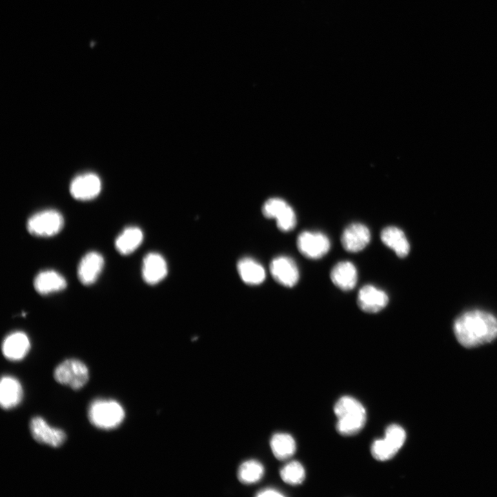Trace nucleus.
Instances as JSON below:
<instances>
[{
	"instance_id": "1",
	"label": "nucleus",
	"mask_w": 497,
	"mask_h": 497,
	"mask_svg": "<svg viewBox=\"0 0 497 497\" xmlns=\"http://www.w3.org/2000/svg\"><path fill=\"white\" fill-rule=\"evenodd\" d=\"M454 331L458 341L463 347H477L497 337V319L486 312H467L456 320Z\"/></svg>"
},
{
	"instance_id": "2",
	"label": "nucleus",
	"mask_w": 497,
	"mask_h": 497,
	"mask_svg": "<svg viewBox=\"0 0 497 497\" xmlns=\"http://www.w3.org/2000/svg\"><path fill=\"white\" fill-rule=\"evenodd\" d=\"M334 413L338 418L336 429L343 436H352L358 433L365 426L366 411L363 405L350 396L341 398L334 406Z\"/></svg>"
},
{
	"instance_id": "3",
	"label": "nucleus",
	"mask_w": 497,
	"mask_h": 497,
	"mask_svg": "<svg viewBox=\"0 0 497 497\" xmlns=\"http://www.w3.org/2000/svg\"><path fill=\"white\" fill-rule=\"evenodd\" d=\"M88 416L90 423L103 430L119 427L125 418L123 407L116 400L98 399L90 406Z\"/></svg>"
},
{
	"instance_id": "4",
	"label": "nucleus",
	"mask_w": 497,
	"mask_h": 497,
	"mask_svg": "<svg viewBox=\"0 0 497 497\" xmlns=\"http://www.w3.org/2000/svg\"><path fill=\"white\" fill-rule=\"evenodd\" d=\"M54 376L55 380L60 384L79 390L88 383L90 371L81 361L68 359L56 368Z\"/></svg>"
},
{
	"instance_id": "5",
	"label": "nucleus",
	"mask_w": 497,
	"mask_h": 497,
	"mask_svg": "<svg viewBox=\"0 0 497 497\" xmlns=\"http://www.w3.org/2000/svg\"><path fill=\"white\" fill-rule=\"evenodd\" d=\"M64 224V218L60 212L48 210L38 212L30 218L28 230L35 236L52 237L62 231Z\"/></svg>"
},
{
	"instance_id": "6",
	"label": "nucleus",
	"mask_w": 497,
	"mask_h": 497,
	"mask_svg": "<svg viewBox=\"0 0 497 497\" xmlns=\"http://www.w3.org/2000/svg\"><path fill=\"white\" fill-rule=\"evenodd\" d=\"M297 247L305 258L318 260L329 252L331 243L329 238L322 232L304 231L298 237Z\"/></svg>"
},
{
	"instance_id": "7",
	"label": "nucleus",
	"mask_w": 497,
	"mask_h": 497,
	"mask_svg": "<svg viewBox=\"0 0 497 497\" xmlns=\"http://www.w3.org/2000/svg\"><path fill=\"white\" fill-rule=\"evenodd\" d=\"M263 214L267 219H276L277 227L282 232H291L296 227V214L292 207L281 199L274 198L267 201L263 207Z\"/></svg>"
},
{
	"instance_id": "8",
	"label": "nucleus",
	"mask_w": 497,
	"mask_h": 497,
	"mask_svg": "<svg viewBox=\"0 0 497 497\" xmlns=\"http://www.w3.org/2000/svg\"><path fill=\"white\" fill-rule=\"evenodd\" d=\"M30 430L37 442L53 447H61L67 439V434L63 429L52 427L41 416L32 419Z\"/></svg>"
},
{
	"instance_id": "9",
	"label": "nucleus",
	"mask_w": 497,
	"mask_h": 497,
	"mask_svg": "<svg viewBox=\"0 0 497 497\" xmlns=\"http://www.w3.org/2000/svg\"><path fill=\"white\" fill-rule=\"evenodd\" d=\"M270 272L276 282L286 287H293L298 282L299 270L295 261L288 256H278L271 263Z\"/></svg>"
},
{
	"instance_id": "10",
	"label": "nucleus",
	"mask_w": 497,
	"mask_h": 497,
	"mask_svg": "<svg viewBox=\"0 0 497 497\" xmlns=\"http://www.w3.org/2000/svg\"><path fill=\"white\" fill-rule=\"evenodd\" d=\"M102 182L99 176L88 173L75 178L70 185V193L77 200L87 201L94 199L101 193Z\"/></svg>"
},
{
	"instance_id": "11",
	"label": "nucleus",
	"mask_w": 497,
	"mask_h": 497,
	"mask_svg": "<svg viewBox=\"0 0 497 497\" xmlns=\"http://www.w3.org/2000/svg\"><path fill=\"white\" fill-rule=\"evenodd\" d=\"M370 240L371 234L367 227L357 223L347 226L341 236L343 247L351 253L363 250L369 245Z\"/></svg>"
},
{
	"instance_id": "12",
	"label": "nucleus",
	"mask_w": 497,
	"mask_h": 497,
	"mask_svg": "<svg viewBox=\"0 0 497 497\" xmlns=\"http://www.w3.org/2000/svg\"><path fill=\"white\" fill-rule=\"evenodd\" d=\"M357 303L361 310L375 314L383 310L389 303L386 292L372 285L363 286L358 294Z\"/></svg>"
},
{
	"instance_id": "13",
	"label": "nucleus",
	"mask_w": 497,
	"mask_h": 497,
	"mask_svg": "<svg viewBox=\"0 0 497 497\" xmlns=\"http://www.w3.org/2000/svg\"><path fill=\"white\" fill-rule=\"evenodd\" d=\"M2 349L6 358L13 361H21L29 354L31 341L25 332H14L5 338Z\"/></svg>"
},
{
	"instance_id": "14",
	"label": "nucleus",
	"mask_w": 497,
	"mask_h": 497,
	"mask_svg": "<svg viewBox=\"0 0 497 497\" xmlns=\"http://www.w3.org/2000/svg\"><path fill=\"white\" fill-rule=\"evenodd\" d=\"M104 266L105 259L100 253H88L79 265L78 275L80 281L85 285L94 284L100 276Z\"/></svg>"
},
{
	"instance_id": "15",
	"label": "nucleus",
	"mask_w": 497,
	"mask_h": 497,
	"mask_svg": "<svg viewBox=\"0 0 497 497\" xmlns=\"http://www.w3.org/2000/svg\"><path fill=\"white\" fill-rule=\"evenodd\" d=\"M168 269L165 259L158 253H150L143 260L142 274L149 285H156L168 275Z\"/></svg>"
},
{
	"instance_id": "16",
	"label": "nucleus",
	"mask_w": 497,
	"mask_h": 497,
	"mask_svg": "<svg viewBox=\"0 0 497 497\" xmlns=\"http://www.w3.org/2000/svg\"><path fill=\"white\" fill-rule=\"evenodd\" d=\"M23 387L20 381L10 376H4L0 384V404L4 409L15 408L23 400Z\"/></svg>"
},
{
	"instance_id": "17",
	"label": "nucleus",
	"mask_w": 497,
	"mask_h": 497,
	"mask_svg": "<svg viewBox=\"0 0 497 497\" xmlns=\"http://www.w3.org/2000/svg\"><path fill=\"white\" fill-rule=\"evenodd\" d=\"M330 277L338 288L345 292L350 291L355 287L358 281L357 270L351 262L342 261L333 267Z\"/></svg>"
},
{
	"instance_id": "18",
	"label": "nucleus",
	"mask_w": 497,
	"mask_h": 497,
	"mask_svg": "<svg viewBox=\"0 0 497 497\" xmlns=\"http://www.w3.org/2000/svg\"><path fill=\"white\" fill-rule=\"evenodd\" d=\"M67 285V281L63 276L54 270L43 271L34 279V287L42 295L63 291Z\"/></svg>"
},
{
	"instance_id": "19",
	"label": "nucleus",
	"mask_w": 497,
	"mask_h": 497,
	"mask_svg": "<svg viewBox=\"0 0 497 497\" xmlns=\"http://www.w3.org/2000/svg\"><path fill=\"white\" fill-rule=\"evenodd\" d=\"M381 239L383 244L392 250L399 258L406 257L410 250L405 233L396 227L389 226L383 230Z\"/></svg>"
},
{
	"instance_id": "20",
	"label": "nucleus",
	"mask_w": 497,
	"mask_h": 497,
	"mask_svg": "<svg viewBox=\"0 0 497 497\" xmlns=\"http://www.w3.org/2000/svg\"><path fill=\"white\" fill-rule=\"evenodd\" d=\"M143 239L144 235L140 228L129 227L117 237L115 243L116 248L121 254L129 255L141 246Z\"/></svg>"
},
{
	"instance_id": "21",
	"label": "nucleus",
	"mask_w": 497,
	"mask_h": 497,
	"mask_svg": "<svg viewBox=\"0 0 497 497\" xmlns=\"http://www.w3.org/2000/svg\"><path fill=\"white\" fill-rule=\"evenodd\" d=\"M238 271L243 281L250 285H258L266 278L264 267L250 258H244L239 262Z\"/></svg>"
},
{
	"instance_id": "22",
	"label": "nucleus",
	"mask_w": 497,
	"mask_h": 497,
	"mask_svg": "<svg viewBox=\"0 0 497 497\" xmlns=\"http://www.w3.org/2000/svg\"><path fill=\"white\" fill-rule=\"evenodd\" d=\"M271 448L275 457L283 460L291 458L295 453L296 446L294 438L285 433H277L271 440Z\"/></svg>"
},
{
	"instance_id": "23",
	"label": "nucleus",
	"mask_w": 497,
	"mask_h": 497,
	"mask_svg": "<svg viewBox=\"0 0 497 497\" xmlns=\"http://www.w3.org/2000/svg\"><path fill=\"white\" fill-rule=\"evenodd\" d=\"M265 469L258 460H250L244 462L239 467L238 477L239 480L246 485L254 484L263 476Z\"/></svg>"
},
{
	"instance_id": "24",
	"label": "nucleus",
	"mask_w": 497,
	"mask_h": 497,
	"mask_svg": "<svg viewBox=\"0 0 497 497\" xmlns=\"http://www.w3.org/2000/svg\"><path fill=\"white\" fill-rule=\"evenodd\" d=\"M400 449L395 443L385 437L375 440L371 448L374 458L380 461L392 458Z\"/></svg>"
},
{
	"instance_id": "25",
	"label": "nucleus",
	"mask_w": 497,
	"mask_h": 497,
	"mask_svg": "<svg viewBox=\"0 0 497 497\" xmlns=\"http://www.w3.org/2000/svg\"><path fill=\"white\" fill-rule=\"evenodd\" d=\"M280 474L283 481L291 485L301 484L305 478V469L298 461H292L285 465Z\"/></svg>"
},
{
	"instance_id": "26",
	"label": "nucleus",
	"mask_w": 497,
	"mask_h": 497,
	"mask_svg": "<svg viewBox=\"0 0 497 497\" xmlns=\"http://www.w3.org/2000/svg\"><path fill=\"white\" fill-rule=\"evenodd\" d=\"M258 497H278V496H283L284 495L281 493L279 491L273 489V488H267L265 489H263L258 492L256 494Z\"/></svg>"
}]
</instances>
